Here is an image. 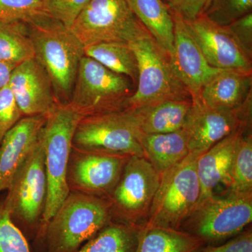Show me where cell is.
I'll return each instance as SVG.
<instances>
[{
	"label": "cell",
	"instance_id": "cell-1",
	"mask_svg": "<svg viewBox=\"0 0 252 252\" xmlns=\"http://www.w3.org/2000/svg\"><path fill=\"white\" fill-rule=\"evenodd\" d=\"M112 221L106 199L69 192L33 241L34 252H76Z\"/></svg>",
	"mask_w": 252,
	"mask_h": 252
},
{
	"label": "cell",
	"instance_id": "cell-2",
	"mask_svg": "<svg viewBox=\"0 0 252 252\" xmlns=\"http://www.w3.org/2000/svg\"><path fill=\"white\" fill-rule=\"evenodd\" d=\"M34 59L47 72L59 104H67L84 47L70 28L51 18L27 24Z\"/></svg>",
	"mask_w": 252,
	"mask_h": 252
},
{
	"label": "cell",
	"instance_id": "cell-3",
	"mask_svg": "<svg viewBox=\"0 0 252 252\" xmlns=\"http://www.w3.org/2000/svg\"><path fill=\"white\" fill-rule=\"evenodd\" d=\"M81 118L67 104H61L46 117L41 139L45 156L47 198L40 228L33 241L42 235L48 222L69 193L67 183L68 162L73 137Z\"/></svg>",
	"mask_w": 252,
	"mask_h": 252
},
{
	"label": "cell",
	"instance_id": "cell-4",
	"mask_svg": "<svg viewBox=\"0 0 252 252\" xmlns=\"http://www.w3.org/2000/svg\"><path fill=\"white\" fill-rule=\"evenodd\" d=\"M129 45L137 59L138 77L125 109L137 110L167 99L191 98L176 75L170 56L148 31Z\"/></svg>",
	"mask_w": 252,
	"mask_h": 252
},
{
	"label": "cell",
	"instance_id": "cell-5",
	"mask_svg": "<svg viewBox=\"0 0 252 252\" xmlns=\"http://www.w3.org/2000/svg\"><path fill=\"white\" fill-rule=\"evenodd\" d=\"M47 192L45 156L40 133L4 198L11 220L29 242L34 240L40 228Z\"/></svg>",
	"mask_w": 252,
	"mask_h": 252
},
{
	"label": "cell",
	"instance_id": "cell-6",
	"mask_svg": "<svg viewBox=\"0 0 252 252\" xmlns=\"http://www.w3.org/2000/svg\"><path fill=\"white\" fill-rule=\"evenodd\" d=\"M252 221V193L225 192L198 203L180 230L205 245H217L241 233Z\"/></svg>",
	"mask_w": 252,
	"mask_h": 252
},
{
	"label": "cell",
	"instance_id": "cell-7",
	"mask_svg": "<svg viewBox=\"0 0 252 252\" xmlns=\"http://www.w3.org/2000/svg\"><path fill=\"white\" fill-rule=\"evenodd\" d=\"M200 154H189L160 176L146 225L180 229L190 216L201 195L196 171Z\"/></svg>",
	"mask_w": 252,
	"mask_h": 252
},
{
	"label": "cell",
	"instance_id": "cell-8",
	"mask_svg": "<svg viewBox=\"0 0 252 252\" xmlns=\"http://www.w3.org/2000/svg\"><path fill=\"white\" fill-rule=\"evenodd\" d=\"M133 86L129 78L84 55L67 105L82 118L122 110L135 91Z\"/></svg>",
	"mask_w": 252,
	"mask_h": 252
},
{
	"label": "cell",
	"instance_id": "cell-9",
	"mask_svg": "<svg viewBox=\"0 0 252 252\" xmlns=\"http://www.w3.org/2000/svg\"><path fill=\"white\" fill-rule=\"evenodd\" d=\"M141 135L133 113L124 109L81 118L72 147L122 157H144Z\"/></svg>",
	"mask_w": 252,
	"mask_h": 252
},
{
	"label": "cell",
	"instance_id": "cell-10",
	"mask_svg": "<svg viewBox=\"0 0 252 252\" xmlns=\"http://www.w3.org/2000/svg\"><path fill=\"white\" fill-rule=\"evenodd\" d=\"M159 183L160 175L145 157H130L106 199L112 221L132 226L145 225Z\"/></svg>",
	"mask_w": 252,
	"mask_h": 252
},
{
	"label": "cell",
	"instance_id": "cell-11",
	"mask_svg": "<svg viewBox=\"0 0 252 252\" xmlns=\"http://www.w3.org/2000/svg\"><path fill=\"white\" fill-rule=\"evenodd\" d=\"M70 30L84 48L100 43L129 44L147 31L127 0H91Z\"/></svg>",
	"mask_w": 252,
	"mask_h": 252
},
{
	"label": "cell",
	"instance_id": "cell-12",
	"mask_svg": "<svg viewBox=\"0 0 252 252\" xmlns=\"http://www.w3.org/2000/svg\"><path fill=\"white\" fill-rule=\"evenodd\" d=\"M130 158L72 147L67 172L69 192L107 199Z\"/></svg>",
	"mask_w": 252,
	"mask_h": 252
},
{
	"label": "cell",
	"instance_id": "cell-13",
	"mask_svg": "<svg viewBox=\"0 0 252 252\" xmlns=\"http://www.w3.org/2000/svg\"><path fill=\"white\" fill-rule=\"evenodd\" d=\"M192 101L183 127L190 153L203 154L227 136L250 126L251 98L237 109L210 108L198 98Z\"/></svg>",
	"mask_w": 252,
	"mask_h": 252
},
{
	"label": "cell",
	"instance_id": "cell-14",
	"mask_svg": "<svg viewBox=\"0 0 252 252\" xmlns=\"http://www.w3.org/2000/svg\"><path fill=\"white\" fill-rule=\"evenodd\" d=\"M187 23L210 65L252 74V55L244 49L228 28L212 22L205 15Z\"/></svg>",
	"mask_w": 252,
	"mask_h": 252
},
{
	"label": "cell",
	"instance_id": "cell-15",
	"mask_svg": "<svg viewBox=\"0 0 252 252\" xmlns=\"http://www.w3.org/2000/svg\"><path fill=\"white\" fill-rule=\"evenodd\" d=\"M172 13V12H171ZM174 21V49L170 56L172 68L192 99L214 76L224 69L212 67L195 41L188 23L172 13Z\"/></svg>",
	"mask_w": 252,
	"mask_h": 252
},
{
	"label": "cell",
	"instance_id": "cell-16",
	"mask_svg": "<svg viewBox=\"0 0 252 252\" xmlns=\"http://www.w3.org/2000/svg\"><path fill=\"white\" fill-rule=\"evenodd\" d=\"M9 86L23 117H46L59 104L47 72L34 59L14 68Z\"/></svg>",
	"mask_w": 252,
	"mask_h": 252
},
{
	"label": "cell",
	"instance_id": "cell-17",
	"mask_svg": "<svg viewBox=\"0 0 252 252\" xmlns=\"http://www.w3.org/2000/svg\"><path fill=\"white\" fill-rule=\"evenodd\" d=\"M46 117H23L0 144V193L7 190L15 176L36 143Z\"/></svg>",
	"mask_w": 252,
	"mask_h": 252
},
{
	"label": "cell",
	"instance_id": "cell-18",
	"mask_svg": "<svg viewBox=\"0 0 252 252\" xmlns=\"http://www.w3.org/2000/svg\"><path fill=\"white\" fill-rule=\"evenodd\" d=\"M248 127L250 126L235 131L199 156L196 171L201 195L198 203L216 194L217 189L220 187L228 189L239 142Z\"/></svg>",
	"mask_w": 252,
	"mask_h": 252
},
{
	"label": "cell",
	"instance_id": "cell-19",
	"mask_svg": "<svg viewBox=\"0 0 252 252\" xmlns=\"http://www.w3.org/2000/svg\"><path fill=\"white\" fill-rule=\"evenodd\" d=\"M252 74L224 69L203 86L198 98L210 108L237 109L251 98Z\"/></svg>",
	"mask_w": 252,
	"mask_h": 252
},
{
	"label": "cell",
	"instance_id": "cell-20",
	"mask_svg": "<svg viewBox=\"0 0 252 252\" xmlns=\"http://www.w3.org/2000/svg\"><path fill=\"white\" fill-rule=\"evenodd\" d=\"M192 104L191 98L170 99L131 111L141 133H167L183 128Z\"/></svg>",
	"mask_w": 252,
	"mask_h": 252
},
{
	"label": "cell",
	"instance_id": "cell-21",
	"mask_svg": "<svg viewBox=\"0 0 252 252\" xmlns=\"http://www.w3.org/2000/svg\"><path fill=\"white\" fill-rule=\"evenodd\" d=\"M140 142L144 157L160 176L190 154L188 137L183 128L167 133L142 134Z\"/></svg>",
	"mask_w": 252,
	"mask_h": 252
},
{
	"label": "cell",
	"instance_id": "cell-22",
	"mask_svg": "<svg viewBox=\"0 0 252 252\" xmlns=\"http://www.w3.org/2000/svg\"><path fill=\"white\" fill-rule=\"evenodd\" d=\"M127 1L135 17L170 58L174 49V21L165 3L162 0Z\"/></svg>",
	"mask_w": 252,
	"mask_h": 252
},
{
	"label": "cell",
	"instance_id": "cell-23",
	"mask_svg": "<svg viewBox=\"0 0 252 252\" xmlns=\"http://www.w3.org/2000/svg\"><path fill=\"white\" fill-rule=\"evenodd\" d=\"M205 244L180 229L144 225L139 232L135 252H194Z\"/></svg>",
	"mask_w": 252,
	"mask_h": 252
},
{
	"label": "cell",
	"instance_id": "cell-24",
	"mask_svg": "<svg viewBox=\"0 0 252 252\" xmlns=\"http://www.w3.org/2000/svg\"><path fill=\"white\" fill-rule=\"evenodd\" d=\"M84 55L109 70L129 78L137 85L138 66L135 53L125 43L107 42L84 48Z\"/></svg>",
	"mask_w": 252,
	"mask_h": 252
},
{
	"label": "cell",
	"instance_id": "cell-25",
	"mask_svg": "<svg viewBox=\"0 0 252 252\" xmlns=\"http://www.w3.org/2000/svg\"><path fill=\"white\" fill-rule=\"evenodd\" d=\"M140 228L112 221L76 252H135Z\"/></svg>",
	"mask_w": 252,
	"mask_h": 252
},
{
	"label": "cell",
	"instance_id": "cell-26",
	"mask_svg": "<svg viewBox=\"0 0 252 252\" xmlns=\"http://www.w3.org/2000/svg\"><path fill=\"white\" fill-rule=\"evenodd\" d=\"M34 56L27 24L0 21V61L17 66Z\"/></svg>",
	"mask_w": 252,
	"mask_h": 252
},
{
	"label": "cell",
	"instance_id": "cell-27",
	"mask_svg": "<svg viewBox=\"0 0 252 252\" xmlns=\"http://www.w3.org/2000/svg\"><path fill=\"white\" fill-rule=\"evenodd\" d=\"M226 192L252 193V135L250 127L239 142Z\"/></svg>",
	"mask_w": 252,
	"mask_h": 252
},
{
	"label": "cell",
	"instance_id": "cell-28",
	"mask_svg": "<svg viewBox=\"0 0 252 252\" xmlns=\"http://www.w3.org/2000/svg\"><path fill=\"white\" fill-rule=\"evenodd\" d=\"M50 18L46 0H0V21L28 24Z\"/></svg>",
	"mask_w": 252,
	"mask_h": 252
},
{
	"label": "cell",
	"instance_id": "cell-29",
	"mask_svg": "<svg viewBox=\"0 0 252 252\" xmlns=\"http://www.w3.org/2000/svg\"><path fill=\"white\" fill-rule=\"evenodd\" d=\"M252 0H212L205 15L219 26H229L245 15L252 13Z\"/></svg>",
	"mask_w": 252,
	"mask_h": 252
},
{
	"label": "cell",
	"instance_id": "cell-30",
	"mask_svg": "<svg viewBox=\"0 0 252 252\" xmlns=\"http://www.w3.org/2000/svg\"><path fill=\"white\" fill-rule=\"evenodd\" d=\"M0 252H32L29 241L11 220L4 198L0 200Z\"/></svg>",
	"mask_w": 252,
	"mask_h": 252
},
{
	"label": "cell",
	"instance_id": "cell-31",
	"mask_svg": "<svg viewBox=\"0 0 252 252\" xmlns=\"http://www.w3.org/2000/svg\"><path fill=\"white\" fill-rule=\"evenodd\" d=\"M91 0H46L48 14L51 19L72 27L76 20Z\"/></svg>",
	"mask_w": 252,
	"mask_h": 252
},
{
	"label": "cell",
	"instance_id": "cell-32",
	"mask_svg": "<svg viewBox=\"0 0 252 252\" xmlns=\"http://www.w3.org/2000/svg\"><path fill=\"white\" fill-rule=\"evenodd\" d=\"M23 117L9 85L6 86L0 91V144Z\"/></svg>",
	"mask_w": 252,
	"mask_h": 252
},
{
	"label": "cell",
	"instance_id": "cell-33",
	"mask_svg": "<svg viewBox=\"0 0 252 252\" xmlns=\"http://www.w3.org/2000/svg\"><path fill=\"white\" fill-rule=\"evenodd\" d=\"M194 252H252V227L217 245H205Z\"/></svg>",
	"mask_w": 252,
	"mask_h": 252
},
{
	"label": "cell",
	"instance_id": "cell-34",
	"mask_svg": "<svg viewBox=\"0 0 252 252\" xmlns=\"http://www.w3.org/2000/svg\"><path fill=\"white\" fill-rule=\"evenodd\" d=\"M172 13L187 22H190L203 15L210 0H167Z\"/></svg>",
	"mask_w": 252,
	"mask_h": 252
},
{
	"label": "cell",
	"instance_id": "cell-35",
	"mask_svg": "<svg viewBox=\"0 0 252 252\" xmlns=\"http://www.w3.org/2000/svg\"><path fill=\"white\" fill-rule=\"evenodd\" d=\"M244 49L252 54V14L245 15L226 26Z\"/></svg>",
	"mask_w": 252,
	"mask_h": 252
},
{
	"label": "cell",
	"instance_id": "cell-36",
	"mask_svg": "<svg viewBox=\"0 0 252 252\" xmlns=\"http://www.w3.org/2000/svg\"><path fill=\"white\" fill-rule=\"evenodd\" d=\"M16 66L0 61V91L9 85L10 78Z\"/></svg>",
	"mask_w": 252,
	"mask_h": 252
},
{
	"label": "cell",
	"instance_id": "cell-37",
	"mask_svg": "<svg viewBox=\"0 0 252 252\" xmlns=\"http://www.w3.org/2000/svg\"><path fill=\"white\" fill-rule=\"evenodd\" d=\"M212 1V0H210V1Z\"/></svg>",
	"mask_w": 252,
	"mask_h": 252
}]
</instances>
